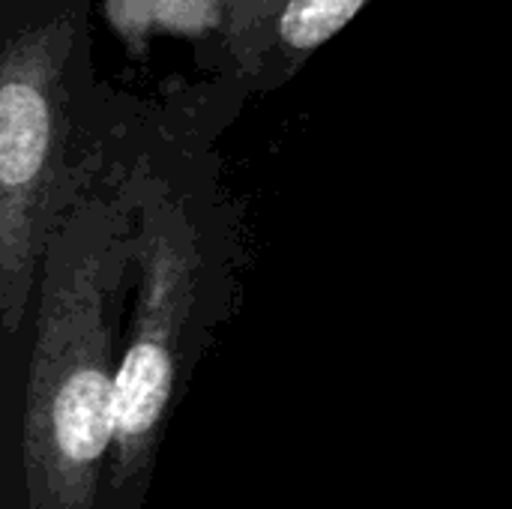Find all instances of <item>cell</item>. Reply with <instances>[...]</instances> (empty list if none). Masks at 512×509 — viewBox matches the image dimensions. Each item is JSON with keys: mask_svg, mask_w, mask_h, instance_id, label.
<instances>
[{"mask_svg": "<svg viewBox=\"0 0 512 509\" xmlns=\"http://www.w3.org/2000/svg\"><path fill=\"white\" fill-rule=\"evenodd\" d=\"M120 105L96 78L90 0H0V327L27 315L45 240Z\"/></svg>", "mask_w": 512, "mask_h": 509, "instance_id": "obj_1", "label": "cell"}, {"mask_svg": "<svg viewBox=\"0 0 512 509\" xmlns=\"http://www.w3.org/2000/svg\"><path fill=\"white\" fill-rule=\"evenodd\" d=\"M372 0H282L270 21L264 63L249 93H267L300 72V66L342 33Z\"/></svg>", "mask_w": 512, "mask_h": 509, "instance_id": "obj_2", "label": "cell"}, {"mask_svg": "<svg viewBox=\"0 0 512 509\" xmlns=\"http://www.w3.org/2000/svg\"><path fill=\"white\" fill-rule=\"evenodd\" d=\"M282 0H219L216 66L231 84L252 87L270 42V21Z\"/></svg>", "mask_w": 512, "mask_h": 509, "instance_id": "obj_3", "label": "cell"}, {"mask_svg": "<svg viewBox=\"0 0 512 509\" xmlns=\"http://www.w3.org/2000/svg\"><path fill=\"white\" fill-rule=\"evenodd\" d=\"M153 24L174 33H216L219 0H153Z\"/></svg>", "mask_w": 512, "mask_h": 509, "instance_id": "obj_4", "label": "cell"}, {"mask_svg": "<svg viewBox=\"0 0 512 509\" xmlns=\"http://www.w3.org/2000/svg\"><path fill=\"white\" fill-rule=\"evenodd\" d=\"M105 6L114 30L126 39V45L135 54H141L153 30V0H108Z\"/></svg>", "mask_w": 512, "mask_h": 509, "instance_id": "obj_5", "label": "cell"}]
</instances>
